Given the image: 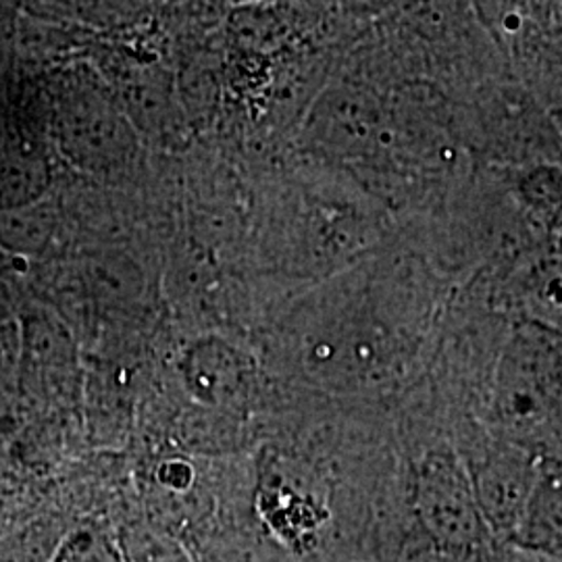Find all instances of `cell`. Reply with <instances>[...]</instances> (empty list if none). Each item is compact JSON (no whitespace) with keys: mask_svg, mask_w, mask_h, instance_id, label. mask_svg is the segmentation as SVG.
Listing matches in <instances>:
<instances>
[{"mask_svg":"<svg viewBox=\"0 0 562 562\" xmlns=\"http://www.w3.org/2000/svg\"><path fill=\"white\" fill-rule=\"evenodd\" d=\"M510 546L562 562V461H543L540 477Z\"/></svg>","mask_w":562,"mask_h":562,"instance_id":"8","label":"cell"},{"mask_svg":"<svg viewBox=\"0 0 562 562\" xmlns=\"http://www.w3.org/2000/svg\"><path fill=\"white\" fill-rule=\"evenodd\" d=\"M485 425L540 461H562V331L510 319L492 373Z\"/></svg>","mask_w":562,"mask_h":562,"instance_id":"2","label":"cell"},{"mask_svg":"<svg viewBox=\"0 0 562 562\" xmlns=\"http://www.w3.org/2000/svg\"><path fill=\"white\" fill-rule=\"evenodd\" d=\"M48 169L41 159L13 157L0 165V211L42 201Z\"/></svg>","mask_w":562,"mask_h":562,"instance_id":"12","label":"cell"},{"mask_svg":"<svg viewBox=\"0 0 562 562\" xmlns=\"http://www.w3.org/2000/svg\"><path fill=\"white\" fill-rule=\"evenodd\" d=\"M121 562H199L180 536L153 519L125 522L117 536Z\"/></svg>","mask_w":562,"mask_h":562,"instance_id":"11","label":"cell"},{"mask_svg":"<svg viewBox=\"0 0 562 562\" xmlns=\"http://www.w3.org/2000/svg\"><path fill=\"white\" fill-rule=\"evenodd\" d=\"M452 125L475 167L515 171L562 162L548 104L517 76L503 74L454 99Z\"/></svg>","mask_w":562,"mask_h":562,"instance_id":"3","label":"cell"},{"mask_svg":"<svg viewBox=\"0 0 562 562\" xmlns=\"http://www.w3.org/2000/svg\"><path fill=\"white\" fill-rule=\"evenodd\" d=\"M459 292L419 241L402 232L323 281L292 319L302 382L352 404H396L425 380Z\"/></svg>","mask_w":562,"mask_h":562,"instance_id":"1","label":"cell"},{"mask_svg":"<svg viewBox=\"0 0 562 562\" xmlns=\"http://www.w3.org/2000/svg\"><path fill=\"white\" fill-rule=\"evenodd\" d=\"M561 92H562V86H561Z\"/></svg>","mask_w":562,"mask_h":562,"instance_id":"14","label":"cell"},{"mask_svg":"<svg viewBox=\"0 0 562 562\" xmlns=\"http://www.w3.org/2000/svg\"><path fill=\"white\" fill-rule=\"evenodd\" d=\"M304 140L323 161L378 173L394 142V106L367 86L341 81L311 109Z\"/></svg>","mask_w":562,"mask_h":562,"instance_id":"4","label":"cell"},{"mask_svg":"<svg viewBox=\"0 0 562 562\" xmlns=\"http://www.w3.org/2000/svg\"><path fill=\"white\" fill-rule=\"evenodd\" d=\"M57 232L59 217L48 202L0 211V246L15 257H41L55 240Z\"/></svg>","mask_w":562,"mask_h":562,"instance_id":"10","label":"cell"},{"mask_svg":"<svg viewBox=\"0 0 562 562\" xmlns=\"http://www.w3.org/2000/svg\"><path fill=\"white\" fill-rule=\"evenodd\" d=\"M57 130L63 153L94 173L123 167L136 146L127 115L94 83H81L69 92Z\"/></svg>","mask_w":562,"mask_h":562,"instance_id":"6","label":"cell"},{"mask_svg":"<svg viewBox=\"0 0 562 562\" xmlns=\"http://www.w3.org/2000/svg\"><path fill=\"white\" fill-rule=\"evenodd\" d=\"M546 104H548V111H550V115H552V120H554V125H557V130H559V136H561L562 142V92H557V94L548 97Z\"/></svg>","mask_w":562,"mask_h":562,"instance_id":"13","label":"cell"},{"mask_svg":"<svg viewBox=\"0 0 562 562\" xmlns=\"http://www.w3.org/2000/svg\"><path fill=\"white\" fill-rule=\"evenodd\" d=\"M452 443L461 454L483 521L498 542L510 543L527 513L543 461L498 438L485 425L462 429Z\"/></svg>","mask_w":562,"mask_h":562,"instance_id":"5","label":"cell"},{"mask_svg":"<svg viewBox=\"0 0 562 562\" xmlns=\"http://www.w3.org/2000/svg\"><path fill=\"white\" fill-rule=\"evenodd\" d=\"M503 176L522 215L552 236L562 222V162L522 167Z\"/></svg>","mask_w":562,"mask_h":562,"instance_id":"9","label":"cell"},{"mask_svg":"<svg viewBox=\"0 0 562 562\" xmlns=\"http://www.w3.org/2000/svg\"><path fill=\"white\" fill-rule=\"evenodd\" d=\"M188 394L213 411H241L255 392V371L236 346L220 338L194 341L181 357Z\"/></svg>","mask_w":562,"mask_h":562,"instance_id":"7","label":"cell"}]
</instances>
